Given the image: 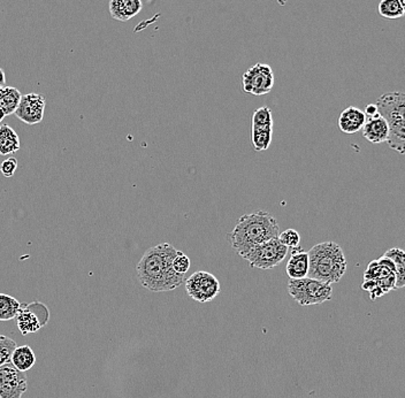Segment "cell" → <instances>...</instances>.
Instances as JSON below:
<instances>
[{
	"label": "cell",
	"instance_id": "1",
	"mask_svg": "<svg viewBox=\"0 0 405 398\" xmlns=\"http://www.w3.org/2000/svg\"><path fill=\"white\" fill-rule=\"evenodd\" d=\"M178 250L172 244L162 243L150 248L136 267L137 279L143 287L152 293L172 291L186 281V275L176 273L173 260Z\"/></svg>",
	"mask_w": 405,
	"mask_h": 398
},
{
	"label": "cell",
	"instance_id": "2",
	"mask_svg": "<svg viewBox=\"0 0 405 398\" xmlns=\"http://www.w3.org/2000/svg\"><path fill=\"white\" fill-rule=\"evenodd\" d=\"M279 232L277 219L268 212L258 211L241 216L228 234V240L234 251L243 258L253 248L279 237Z\"/></svg>",
	"mask_w": 405,
	"mask_h": 398
},
{
	"label": "cell",
	"instance_id": "3",
	"mask_svg": "<svg viewBox=\"0 0 405 398\" xmlns=\"http://www.w3.org/2000/svg\"><path fill=\"white\" fill-rule=\"evenodd\" d=\"M309 273L307 277L326 282L338 284L347 272V259L342 248L328 241L316 244L307 251Z\"/></svg>",
	"mask_w": 405,
	"mask_h": 398
},
{
	"label": "cell",
	"instance_id": "4",
	"mask_svg": "<svg viewBox=\"0 0 405 398\" xmlns=\"http://www.w3.org/2000/svg\"><path fill=\"white\" fill-rule=\"evenodd\" d=\"M379 114L385 119L389 127L387 142L389 148L405 155V94L387 92L377 101Z\"/></svg>",
	"mask_w": 405,
	"mask_h": 398
},
{
	"label": "cell",
	"instance_id": "5",
	"mask_svg": "<svg viewBox=\"0 0 405 398\" xmlns=\"http://www.w3.org/2000/svg\"><path fill=\"white\" fill-rule=\"evenodd\" d=\"M361 288L368 291L372 300L395 291L396 268L392 259L382 256L368 263L364 272V284Z\"/></svg>",
	"mask_w": 405,
	"mask_h": 398
},
{
	"label": "cell",
	"instance_id": "6",
	"mask_svg": "<svg viewBox=\"0 0 405 398\" xmlns=\"http://www.w3.org/2000/svg\"><path fill=\"white\" fill-rule=\"evenodd\" d=\"M288 293L300 305L309 306L322 304L331 300L333 288L331 284L307 277L289 281Z\"/></svg>",
	"mask_w": 405,
	"mask_h": 398
},
{
	"label": "cell",
	"instance_id": "7",
	"mask_svg": "<svg viewBox=\"0 0 405 398\" xmlns=\"http://www.w3.org/2000/svg\"><path fill=\"white\" fill-rule=\"evenodd\" d=\"M287 253L288 248L281 244L277 237L253 248L243 258L249 261L252 268L266 270L279 266L287 257Z\"/></svg>",
	"mask_w": 405,
	"mask_h": 398
},
{
	"label": "cell",
	"instance_id": "8",
	"mask_svg": "<svg viewBox=\"0 0 405 398\" xmlns=\"http://www.w3.org/2000/svg\"><path fill=\"white\" fill-rule=\"evenodd\" d=\"M15 319L17 329L26 336L41 331V328L48 325L50 311L44 304L37 300L31 304H21L20 312Z\"/></svg>",
	"mask_w": 405,
	"mask_h": 398
},
{
	"label": "cell",
	"instance_id": "9",
	"mask_svg": "<svg viewBox=\"0 0 405 398\" xmlns=\"http://www.w3.org/2000/svg\"><path fill=\"white\" fill-rule=\"evenodd\" d=\"M187 294L196 302L207 303L219 295L221 286L213 274L198 270L188 277L186 281Z\"/></svg>",
	"mask_w": 405,
	"mask_h": 398
},
{
	"label": "cell",
	"instance_id": "10",
	"mask_svg": "<svg viewBox=\"0 0 405 398\" xmlns=\"http://www.w3.org/2000/svg\"><path fill=\"white\" fill-rule=\"evenodd\" d=\"M274 87L273 69L270 64H256L242 75V89L253 96L270 94Z\"/></svg>",
	"mask_w": 405,
	"mask_h": 398
},
{
	"label": "cell",
	"instance_id": "11",
	"mask_svg": "<svg viewBox=\"0 0 405 398\" xmlns=\"http://www.w3.org/2000/svg\"><path fill=\"white\" fill-rule=\"evenodd\" d=\"M28 388L27 375L12 363L0 367V398H22Z\"/></svg>",
	"mask_w": 405,
	"mask_h": 398
},
{
	"label": "cell",
	"instance_id": "12",
	"mask_svg": "<svg viewBox=\"0 0 405 398\" xmlns=\"http://www.w3.org/2000/svg\"><path fill=\"white\" fill-rule=\"evenodd\" d=\"M46 99L40 94L22 95L19 107L15 111V116L28 126L41 123L44 118Z\"/></svg>",
	"mask_w": 405,
	"mask_h": 398
},
{
	"label": "cell",
	"instance_id": "13",
	"mask_svg": "<svg viewBox=\"0 0 405 398\" xmlns=\"http://www.w3.org/2000/svg\"><path fill=\"white\" fill-rule=\"evenodd\" d=\"M363 136L373 144L387 142L389 135L388 123L381 115H366V121L363 127Z\"/></svg>",
	"mask_w": 405,
	"mask_h": 398
},
{
	"label": "cell",
	"instance_id": "14",
	"mask_svg": "<svg viewBox=\"0 0 405 398\" xmlns=\"http://www.w3.org/2000/svg\"><path fill=\"white\" fill-rule=\"evenodd\" d=\"M366 121L365 112L354 106H349L342 112L338 118V128L347 135L361 132Z\"/></svg>",
	"mask_w": 405,
	"mask_h": 398
},
{
	"label": "cell",
	"instance_id": "15",
	"mask_svg": "<svg viewBox=\"0 0 405 398\" xmlns=\"http://www.w3.org/2000/svg\"><path fill=\"white\" fill-rule=\"evenodd\" d=\"M110 14L114 20L127 22L142 10V0H110Z\"/></svg>",
	"mask_w": 405,
	"mask_h": 398
},
{
	"label": "cell",
	"instance_id": "16",
	"mask_svg": "<svg viewBox=\"0 0 405 398\" xmlns=\"http://www.w3.org/2000/svg\"><path fill=\"white\" fill-rule=\"evenodd\" d=\"M286 272L291 280H298L307 277L309 273V254L300 245L291 251V259L288 260Z\"/></svg>",
	"mask_w": 405,
	"mask_h": 398
},
{
	"label": "cell",
	"instance_id": "17",
	"mask_svg": "<svg viewBox=\"0 0 405 398\" xmlns=\"http://www.w3.org/2000/svg\"><path fill=\"white\" fill-rule=\"evenodd\" d=\"M20 137L12 127L0 125V155H10L20 150Z\"/></svg>",
	"mask_w": 405,
	"mask_h": 398
},
{
	"label": "cell",
	"instance_id": "18",
	"mask_svg": "<svg viewBox=\"0 0 405 398\" xmlns=\"http://www.w3.org/2000/svg\"><path fill=\"white\" fill-rule=\"evenodd\" d=\"M10 363L17 370L26 373L36 364V354L29 345L17 347L12 354Z\"/></svg>",
	"mask_w": 405,
	"mask_h": 398
},
{
	"label": "cell",
	"instance_id": "19",
	"mask_svg": "<svg viewBox=\"0 0 405 398\" xmlns=\"http://www.w3.org/2000/svg\"><path fill=\"white\" fill-rule=\"evenodd\" d=\"M273 126H251V142L256 151H266L272 143Z\"/></svg>",
	"mask_w": 405,
	"mask_h": 398
},
{
	"label": "cell",
	"instance_id": "20",
	"mask_svg": "<svg viewBox=\"0 0 405 398\" xmlns=\"http://www.w3.org/2000/svg\"><path fill=\"white\" fill-rule=\"evenodd\" d=\"M22 95L17 88L13 87H3L0 89V108L6 116L15 113L19 107Z\"/></svg>",
	"mask_w": 405,
	"mask_h": 398
},
{
	"label": "cell",
	"instance_id": "21",
	"mask_svg": "<svg viewBox=\"0 0 405 398\" xmlns=\"http://www.w3.org/2000/svg\"><path fill=\"white\" fill-rule=\"evenodd\" d=\"M384 256L392 259L396 268V289L405 287V251L399 248L389 249Z\"/></svg>",
	"mask_w": 405,
	"mask_h": 398
},
{
	"label": "cell",
	"instance_id": "22",
	"mask_svg": "<svg viewBox=\"0 0 405 398\" xmlns=\"http://www.w3.org/2000/svg\"><path fill=\"white\" fill-rule=\"evenodd\" d=\"M21 303L10 295L0 294V321L13 320L20 312Z\"/></svg>",
	"mask_w": 405,
	"mask_h": 398
},
{
	"label": "cell",
	"instance_id": "23",
	"mask_svg": "<svg viewBox=\"0 0 405 398\" xmlns=\"http://www.w3.org/2000/svg\"><path fill=\"white\" fill-rule=\"evenodd\" d=\"M378 10L382 17L389 20L401 19L405 14L399 0H381L379 3Z\"/></svg>",
	"mask_w": 405,
	"mask_h": 398
},
{
	"label": "cell",
	"instance_id": "24",
	"mask_svg": "<svg viewBox=\"0 0 405 398\" xmlns=\"http://www.w3.org/2000/svg\"><path fill=\"white\" fill-rule=\"evenodd\" d=\"M17 342L5 335H0V367L3 365L10 364L12 354L17 349Z\"/></svg>",
	"mask_w": 405,
	"mask_h": 398
},
{
	"label": "cell",
	"instance_id": "25",
	"mask_svg": "<svg viewBox=\"0 0 405 398\" xmlns=\"http://www.w3.org/2000/svg\"><path fill=\"white\" fill-rule=\"evenodd\" d=\"M273 126V118H272V111L270 107L263 106L253 112L251 126Z\"/></svg>",
	"mask_w": 405,
	"mask_h": 398
},
{
	"label": "cell",
	"instance_id": "26",
	"mask_svg": "<svg viewBox=\"0 0 405 398\" xmlns=\"http://www.w3.org/2000/svg\"><path fill=\"white\" fill-rule=\"evenodd\" d=\"M279 241H280L281 244H284V247L287 248H298L301 243V235L298 233V230H293V228H289V230H286L282 233L279 234Z\"/></svg>",
	"mask_w": 405,
	"mask_h": 398
},
{
	"label": "cell",
	"instance_id": "27",
	"mask_svg": "<svg viewBox=\"0 0 405 398\" xmlns=\"http://www.w3.org/2000/svg\"><path fill=\"white\" fill-rule=\"evenodd\" d=\"M190 263H190L189 257L184 254L182 251H179L174 260H173V268H174L176 273L186 275L187 272L189 270Z\"/></svg>",
	"mask_w": 405,
	"mask_h": 398
},
{
	"label": "cell",
	"instance_id": "28",
	"mask_svg": "<svg viewBox=\"0 0 405 398\" xmlns=\"http://www.w3.org/2000/svg\"><path fill=\"white\" fill-rule=\"evenodd\" d=\"M17 160L15 158H8L6 160H3L1 164H0V173L3 174V176L7 178V179H10L12 176L15 174L17 169Z\"/></svg>",
	"mask_w": 405,
	"mask_h": 398
},
{
	"label": "cell",
	"instance_id": "29",
	"mask_svg": "<svg viewBox=\"0 0 405 398\" xmlns=\"http://www.w3.org/2000/svg\"><path fill=\"white\" fill-rule=\"evenodd\" d=\"M379 113L378 107L375 104H368L365 108V115H374Z\"/></svg>",
	"mask_w": 405,
	"mask_h": 398
},
{
	"label": "cell",
	"instance_id": "30",
	"mask_svg": "<svg viewBox=\"0 0 405 398\" xmlns=\"http://www.w3.org/2000/svg\"><path fill=\"white\" fill-rule=\"evenodd\" d=\"M6 87V75H5V71L0 68V89Z\"/></svg>",
	"mask_w": 405,
	"mask_h": 398
},
{
	"label": "cell",
	"instance_id": "31",
	"mask_svg": "<svg viewBox=\"0 0 405 398\" xmlns=\"http://www.w3.org/2000/svg\"><path fill=\"white\" fill-rule=\"evenodd\" d=\"M5 116H6V115H5V113H3V112L1 111V108H0V123H1V121L5 119Z\"/></svg>",
	"mask_w": 405,
	"mask_h": 398
},
{
	"label": "cell",
	"instance_id": "32",
	"mask_svg": "<svg viewBox=\"0 0 405 398\" xmlns=\"http://www.w3.org/2000/svg\"><path fill=\"white\" fill-rule=\"evenodd\" d=\"M399 3H401V6H402L403 10H404L405 13V0H399Z\"/></svg>",
	"mask_w": 405,
	"mask_h": 398
}]
</instances>
